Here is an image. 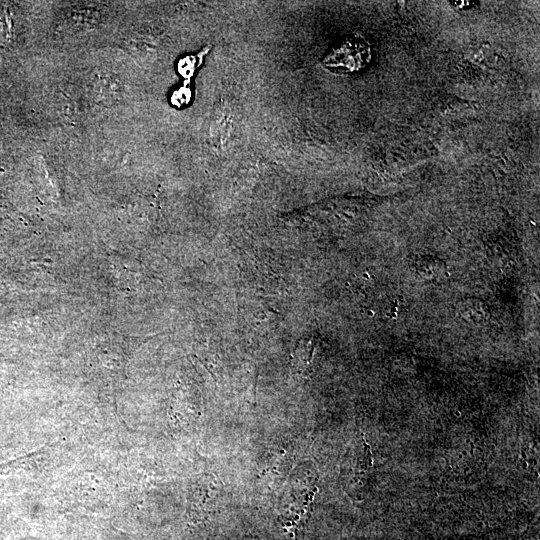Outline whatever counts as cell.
Instances as JSON below:
<instances>
[{"mask_svg":"<svg viewBox=\"0 0 540 540\" xmlns=\"http://www.w3.org/2000/svg\"><path fill=\"white\" fill-rule=\"evenodd\" d=\"M369 58V50L359 43H345L335 50L326 60L328 67L335 71H352L363 66Z\"/></svg>","mask_w":540,"mask_h":540,"instance_id":"1","label":"cell"}]
</instances>
